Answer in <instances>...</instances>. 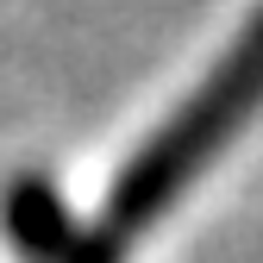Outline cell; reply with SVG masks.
<instances>
[{"label": "cell", "instance_id": "1", "mask_svg": "<svg viewBox=\"0 0 263 263\" xmlns=\"http://www.w3.org/2000/svg\"><path fill=\"white\" fill-rule=\"evenodd\" d=\"M7 232L31 263H57L69 251V213H63L57 188L44 176H19L7 188Z\"/></svg>", "mask_w": 263, "mask_h": 263}]
</instances>
